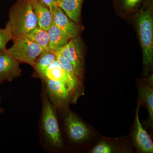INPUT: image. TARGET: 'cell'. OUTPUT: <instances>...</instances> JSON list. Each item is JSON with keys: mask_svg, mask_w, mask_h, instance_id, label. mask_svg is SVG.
I'll list each match as a JSON object with an SVG mask.
<instances>
[{"mask_svg": "<svg viewBox=\"0 0 153 153\" xmlns=\"http://www.w3.org/2000/svg\"><path fill=\"white\" fill-rule=\"evenodd\" d=\"M65 123L68 137L73 142H81L90 136L89 129L73 113L69 112L67 114Z\"/></svg>", "mask_w": 153, "mask_h": 153, "instance_id": "8", "label": "cell"}, {"mask_svg": "<svg viewBox=\"0 0 153 153\" xmlns=\"http://www.w3.org/2000/svg\"><path fill=\"white\" fill-rule=\"evenodd\" d=\"M45 83L44 88L50 102L56 107L65 108L69 100V92L66 85L62 82L48 79L41 78Z\"/></svg>", "mask_w": 153, "mask_h": 153, "instance_id": "5", "label": "cell"}, {"mask_svg": "<svg viewBox=\"0 0 153 153\" xmlns=\"http://www.w3.org/2000/svg\"><path fill=\"white\" fill-rule=\"evenodd\" d=\"M53 22L70 38H76L79 33L78 26L63 13L59 6L52 13Z\"/></svg>", "mask_w": 153, "mask_h": 153, "instance_id": "10", "label": "cell"}, {"mask_svg": "<svg viewBox=\"0 0 153 153\" xmlns=\"http://www.w3.org/2000/svg\"><path fill=\"white\" fill-rule=\"evenodd\" d=\"M13 42L12 47L7 49V53L20 63H27L34 67L36 59L44 49L27 37Z\"/></svg>", "mask_w": 153, "mask_h": 153, "instance_id": "4", "label": "cell"}, {"mask_svg": "<svg viewBox=\"0 0 153 153\" xmlns=\"http://www.w3.org/2000/svg\"><path fill=\"white\" fill-rule=\"evenodd\" d=\"M55 60L56 57L55 53L49 50H44L36 59L33 67L37 76L41 78L48 66Z\"/></svg>", "mask_w": 153, "mask_h": 153, "instance_id": "15", "label": "cell"}, {"mask_svg": "<svg viewBox=\"0 0 153 153\" xmlns=\"http://www.w3.org/2000/svg\"><path fill=\"white\" fill-rule=\"evenodd\" d=\"M83 0H63L58 5L67 16L74 22L79 21Z\"/></svg>", "mask_w": 153, "mask_h": 153, "instance_id": "14", "label": "cell"}, {"mask_svg": "<svg viewBox=\"0 0 153 153\" xmlns=\"http://www.w3.org/2000/svg\"><path fill=\"white\" fill-rule=\"evenodd\" d=\"M113 152L111 146L107 143L101 142L97 145L91 151L93 153H110Z\"/></svg>", "mask_w": 153, "mask_h": 153, "instance_id": "21", "label": "cell"}, {"mask_svg": "<svg viewBox=\"0 0 153 153\" xmlns=\"http://www.w3.org/2000/svg\"><path fill=\"white\" fill-rule=\"evenodd\" d=\"M152 4L146 2L140 10L137 18V25L140 41L142 48L143 60L146 66H151L153 60V19Z\"/></svg>", "mask_w": 153, "mask_h": 153, "instance_id": "3", "label": "cell"}, {"mask_svg": "<svg viewBox=\"0 0 153 153\" xmlns=\"http://www.w3.org/2000/svg\"><path fill=\"white\" fill-rule=\"evenodd\" d=\"M26 37L34 41L44 50H49L48 32L38 25L31 30Z\"/></svg>", "mask_w": 153, "mask_h": 153, "instance_id": "16", "label": "cell"}, {"mask_svg": "<svg viewBox=\"0 0 153 153\" xmlns=\"http://www.w3.org/2000/svg\"><path fill=\"white\" fill-rule=\"evenodd\" d=\"M45 77L48 79L59 81L66 85L69 95L77 87L79 82L74 80L69 76L60 62L56 59L52 62L45 70L44 75L41 77Z\"/></svg>", "mask_w": 153, "mask_h": 153, "instance_id": "7", "label": "cell"}, {"mask_svg": "<svg viewBox=\"0 0 153 153\" xmlns=\"http://www.w3.org/2000/svg\"><path fill=\"white\" fill-rule=\"evenodd\" d=\"M41 126L42 134L49 147L57 149L63 146L55 107L49 100L44 88L42 93Z\"/></svg>", "mask_w": 153, "mask_h": 153, "instance_id": "2", "label": "cell"}, {"mask_svg": "<svg viewBox=\"0 0 153 153\" xmlns=\"http://www.w3.org/2000/svg\"><path fill=\"white\" fill-rule=\"evenodd\" d=\"M29 1L38 20V25L40 27L48 31L53 22L52 13L43 4L35 0Z\"/></svg>", "mask_w": 153, "mask_h": 153, "instance_id": "13", "label": "cell"}, {"mask_svg": "<svg viewBox=\"0 0 153 153\" xmlns=\"http://www.w3.org/2000/svg\"><path fill=\"white\" fill-rule=\"evenodd\" d=\"M81 43L79 38H71L59 50L70 62L76 76L79 77L83 67V56Z\"/></svg>", "mask_w": 153, "mask_h": 153, "instance_id": "6", "label": "cell"}, {"mask_svg": "<svg viewBox=\"0 0 153 153\" xmlns=\"http://www.w3.org/2000/svg\"><path fill=\"white\" fill-rule=\"evenodd\" d=\"M56 1H57V4H58V5H59L63 0H56Z\"/></svg>", "mask_w": 153, "mask_h": 153, "instance_id": "24", "label": "cell"}, {"mask_svg": "<svg viewBox=\"0 0 153 153\" xmlns=\"http://www.w3.org/2000/svg\"><path fill=\"white\" fill-rule=\"evenodd\" d=\"M137 110L135 119V129L134 139L139 149L143 152H153V143L151 137L143 128L139 117V108Z\"/></svg>", "mask_w": 153, "mask_h": 153, "instance_id": "11", "label": "cell"}, {"mask_svg": "<svg viewBox=\"0 0 153 153\" xmlns=\"http://www.w3.org/2000/svg\"><path fill=\"white\" fill-rule=\"evenodd\" d=\"M38 25V20L29 0H18L11 7L5 28L16 41L26 37Z\"/></svg>", "mask_w": 153, "mask_h": 153, "instance_id": "1", "label": "cell"}, {"mask_svg": "<svg viewBox=\"0 0 153 153\" xmlns=\"http://www.w3.org/2000/svg\"><path fill=\"white\" fill-rule=\"evenodd\" d=\"M11 40L12 37L7 29L0 28V51L6 49V45Z\"/></svg>", "mask_w": 153, "mask_h": 153, "instance_id": "20", "label": "cell"}, {"mask_svg": "<svg viewBox=\"0 0 153 153\" xmlns=\"http://www.w3.org/2000/svg\"><path fill=\"white\" fill-rule=\"evenodd\" d=\"M140 95L142 100L144 102L147 107L150 118L152 121L153 119V89L149 85H144L140 87Z\"/></svg>", "mask_w": 153, "mask_h": 153, "instance_id": "17", "label": "cell"}, {"mask_svg": "<svg viewBox=\"0 0 153 153\" xmlns=\"http://www.w3.org/2000/svg\"><path fill=\"white\" fill-rule=\"evenodd\" d=\"M2 82H1V80H0V85H1V84Z\"/></svg>", "mask_w": 153, "mask_h": 153, "instance_id": "25", "label": "cell"}, {"mask_svg": "<svg viewBox=\"0 0 153 153\" xmlns=\"http://www.w3.org/2000/svg\"><path fill=\"white\" fill-rule=\"evenodd\" d=\"M47 32L49 36V50L54 53L59 51L71 39L53 22Z\"/></svg>", "mask_w": 153, "mask_h": 153, "instance_id": "12", "label": "cell"}, {"mask_svg": "<svg viewBox=\"0 0 153 153\" xmlns=\"http://www.w3.org/2000/svg\"><path fill=\"white\" fill-rule=\"evenodd\" d=\"M2 51H0V52H1Z\"/></svg>", "mask_w": 153, "mask_h": 153, "instance_id": "26", "label": "cell"}, {"mask_svg": "<svg viewBox=\"0 0 153 153\" xmlns=\"http://www.w3.org/2000/svg\"><path fill=\"white\" fill-rule=\"evenodd\" d=\"M1 97L0 95V117L1 114H2L4 111V108L1 106Z\"/></svg>", "mask_w": 153, "mask_h": 153, "instance_id": "23", "label": "cell"}, {"mask_svg": "<svg viewBox=\"0 0 153 153\" xmlns=\"http://www.w3.org/2000/svg\"><path fill=\"white\" fill-rule=\"evenodd\" d=\"M22 75L20 62L7 52V49L0 52V80L11 82Z\"/></svg>", "mask_w": 153, "mask_h": 153, "instance_id": "9", "label": "cell"}, {"mask_svg": "<svg viewBox=\"0 0 153 153\" xmlns=\"http://www.w3.org/2000/svg\"><path fill=\"white\" fill-rule=\"evenodd\" d=\"M144 0H114L115 7L128 13L136 8Z\"/></svg>", "mask_w": 153, "mask_h": 153, "instance_id": "18", "label": "cell"}, {"mask_svg": "<svg viewBox=\"0 0 153 153\" xmlns=\"http://www.w3.org/2000/svg\"><path fill=\"white\" fill-rule=\"evenodd\" d=\"M55 54L56 55V59L60 62L69 76L74 80L79 82V77L75 74L73 67L70 62L59 51L55 52Z\"/></svg>", "mask_w": 153, "mask_h": 153, "instance_id": "19", "label": "cell"}, {"mask_svg": "<svg viewBox=\"0 0 153 153\" xmlns=\"http://www.w3.org/2000/svg\"><path fill=\"white\" fill-rule=\"evenodd\" d=\"M35 1L39 2L46 6L48 8L52 13L54 10L58 6L56 0H35Z\"/></svg>", "mask_w": 153, "mask_h": 153, "instance_id": "22", "label": "cell"}]
</instances>
